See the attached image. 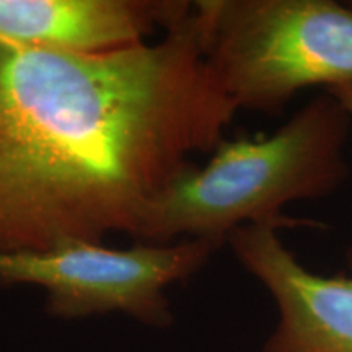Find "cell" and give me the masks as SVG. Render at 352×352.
<instances>
[{
  "label": "cell",
  "mask_w": 352,
  "mask_h": 352,
  "mask_svg": "<svg viewBox=\"0 0 352 352\" xmlns=\"http://www.w3.org/2000/svg\"><path fill=\"white\" fill-rule=\"evenodd\" d=\"M204 52L239 111L279 116L300 91L352 82V7L333 0H197Z\"/></svg>",
  "instance_id": "obj_3"
},
{
  "label": "cell",
  "mask_w": 352,
  "mask_h": 352,
  "mask_svg": "<svg viewBox=\"0 0 352 352\" xmlns=\"http://www.w3.org/2000/svg\"><path fill=\"white\" fill-rule=\"evenodd\" d=\"M351 120L327 91L308 100L276 132L223 139L204 166H191L158 196L138 243L202 239L226 245L241 226L316 227L283 215L297 201L321 199L349 178L346 144Z\"/></svg>",
  "instance_id": "obj_2"
},
{
  "label": "cell",
  "mask_w": 352,
  "mask_h": 352,
  "mask_svg": "<svg viewBox=\"0 0 352 352\" xmlns=\"http://www.w3.org/2000/svg\"><path fill=\"white\" fill-rule=\"evenodd\" d=\"M191 8L182 0H0V44L98 54L145 43Z\"/></svg>",
  "instance_id": "obj_6"
},
{
  "label": "cell",
  "mask_w": 352,
  "mask_h": 352,
  "mask_svg": "<svg viewBox=\"0 0 352 352\" xmlns=\"http://www.w3.org/2000/svg\"><path fill=\"white\" fill-rule=\"evenodd\" d=\"M323 91H327V94L334 96V98L340 101V104L344 108V111L347 113V116H349V120L352 122V82L327 88V90Z\"/></svg>",
  "instance_id": "obj_7"
},
{
  "label": "cell",
  "mask_w": 352,
  "mask_h": 352,
  "mask_svg": "<svg viewBox=\"0 0 352 352\" xmlns=\"http://www.w3.org/2000/svg\"><path fill=\"white\" fill-rule=\"evenodd\" d=\"M227 245L276 302L279 320L263 352H352V276L308 271L272 223L235 228Z\"/></svg>",
  "instance_id": "obj_5"
},
{
  "label": "cell",
  "mask_w": 352,
  "mask_h": 352,
  "mask_svg": "<svg viewBox=\"0 0 352 352\" xmlns=\"http://www.w3.org/2000/svg\"><path fill=\"white\" fill-rule=\"evenodd\" d=\"M220 248L215 241L186 239L126 250L67 241L44 252H0V284L39 285L47 310L60 318L121 311L164 328L173 321L166 287L196 274Z\"/></svg>",
  "instance_id": "obj_4"
},
{
  "label": "cell",
  "mask_w": 352,
  "mask_h": 352,
  "mask_svg": "<svg viewBox=\"0 0 352 352\" xmlns=\"http://www.w3.org/2000/svg\"><path fill=\"white\" fill-rule=\"evenodd\" d=\"M236 113L195 7L155 43L98 54L0 44V252L138 239Z\"/></svg>",
  "instance_id": "obj_1"
},
{
  "label": "cell",
  "mask_w": 352,
  "mask_h": 352,
  "mask_svg": "<svg viewBox=\"0 0 352 352\" xmlns=\"http://www.w3.org/2000/svg\"><path fill=\"white\" fill-rule=\"evenodd\" d=\"M346 263H347V267H349L351 276H352V245L347 248V252H346Z\"/></svg>",
  "instance_id": "obj_8"
}]
</instances>
